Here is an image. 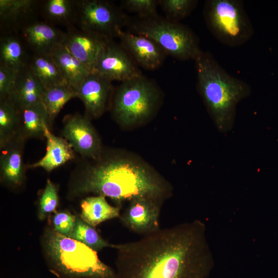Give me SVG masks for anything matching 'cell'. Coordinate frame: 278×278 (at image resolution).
<instances>
[{
	"instance_id": "obj_1",
	"label": "cell",
	"mask_w": 278,
	"mask_h": 278,
	"mask_svg": "<svg viewBox=\"0 0 278 278\" xmlns=\"http://www.w3.org/2000/svg\"><path fill=\"white\" fill-rule=\"evenodd\" d=\"M113 248L115 278H207L214 265L205 224L198 219Z\"/></svg>"
},
{
	"instance_id": "obj_2",
	"label": "cell",
	"mask_w": 278,
	"mask_h": 278,
	"mask_svg": "<svg viewBox=\"0 0 278 278\" xmlns=\"http://www.w3.org/2000/svg\"><path fill=\"white\" fill-rule=\"evenodd\" d=\"M73 171L68 194L78 197L92 193L120 204L148 197L164 201L172 194L170 184L142 161L103 151L96 160L85 159Z\"/></svg>"
},
{
	"instance_id": "obj_23",
	"label": "cell",
	"mask_w": 278,
	"mask_h": 278,
	"mask_svg": "<svg viewBox=\"0 0 278 278\" xmlns=\"http://www.w3.org/2000/svg\"><path fill=\"white\" fill-rule=\"evenodd\" d=\"M20 110L9 97L0 98V149L19 134Z\"/></svg>"
},
{
	"instance_id": "obj_30",
	"label": "cell",
	"mask_w": 278,
	"mask_h": 278,
	"mask_svg": "<svg viewBox=\"0 0 278 278\" xmlns=\"http://www.w3.org/2000/svg\"><path fill=\"white\" fill-rule=\"evenodd\" d=\"M59 199L55 185L48 179L45 188L40 197L39 203L38 217L44 219L48 215L55 212L58 204Z\"/></svg>"
},
{
	"instance_id": "obj_33",
	"label": "cell",
	"mask_w": 278,
	"mask_h": 278,
	"mask_svg": "<svg viewBox=\"0 0 278 278\" xmlns=\"http://www.w3.org/2000/svg\"><path fill=\"white\" fill-rule=\"evenodd\" d=\"M18 72L0 63V98L11 96Z\"/></svg>"
},
{
	"instance_id": "obj_31",
	"label": "cell",
	"mask_w": 278,
	"mask_h": 278,
	"mask_svg": "<svg viewBox=\"0 0 278 278\" xmlns=\"http://www.w3.org/2000/svg\"><path fill=\"white\" fill-rule=\"evenodd\" d=\"M123 7L128 11L137 13L143 19L157 17L159 2L155 0H125Z\"/></svg>"
},
{
	"instance_id": "obj_24",
	"label": "cell",
	"mask_w": 278,
	"mask_h": 278,
	"mask_svg": "<svg viewBox=\"0 0 278 278\" xmlns=\"http://www.w3.org/2000/svg\"><path fill=\"white\" fill-rule=\"evenodd\" d=\"M77 96V92L68 83H64L45 89L42 102L53 121L64 105Z\"/></svg>"
},
{
	"instance_id": "obj_5",
	"label": "cell",
	"mask_w": 278,
	"mask_h": 278,
	"mask_svg": "<svg viewBox=\"0 0 278 278\" xmlns=\"http://www.w3.org/2000/svg\"><path fill=\"white\" fill-rule=\"evenodd\" d=\"M160 99L157 85L142 75L118 86L111 102L112 114L123 126L138 125L155 113Z\"/></svg>"
},
{
	"instance_id": "obj_16",
	"label": "cell",
	"mask_w": 278,
	"mask_h": 278,
	"mask_svg": "<svg viewBox=\"0 0 278 278\" xmlns=\"http://www.w3.org/2000/svg\"><path fill=\"white\" fill-rule=\"evenodd\" d=\"M24 37L37 54H50L57 45L63 44L65 32L47 23L38 22L26 26Z\"/></svg>"
},
{
	"instance_id": "obj_14",
	"label": "cell",
	"mask_w": 278,
	"mask_h": 278,
	"mask_svg": "<svg viewBox=\"0 0 278 278\" xmlns=\"http://www.w3.org/2000/svg\"><path fill=\"white\" fill-rule=\"evenodd\" d=\"M118 37L136 64L149 70H155L162 64L166 54L151 39L124 30Z\"/></svg>"
},
{
	"instance_id": "obj_27",
	"label": "cell",
	"mask_w": 278,
	"mask_h": 278,
	"mask_svg": "<svg viewBox=\"0 0 278 278\" xmlns=\"http://www.w3.org/2000/svg\"><path fill=\"white\" fill-rule=\"evenodd\" d=\"M68 237L82 242L96 252L107 247L113 248L114 245L105 240L94 227L81 218H76L74 228Z\"/></svg>"
},
{
	"instance_id": "obj_32",
	"label": "cell",
	"mask_w": 278,
	"mask_h": 278,
	"mask_svg": "<svg viewBox=\"0 0 278 278\" xmlns=\"http://www.w3.org/2000/svg\"><path fill=\"white\" fill-rule=\"evenodd\" d=\"M76 218L67 211L56 212L52 218L53 228L58 233L69 237L74 228Z\"/></svg>"
},
{
	"instance_id": "obj_6",
	"label": "cell",
	"mask_w": 278,
	"mask_h": 278,
	"mask_svg": "<svg viewBox=\"0 0 278 278\" xmlns=\"http://www.w3.org/2000/svg\"><path fill=\"white\" fill-rule=\"evenodd\" d=\"M204 16L213 36L228 46H241L247 42L254 33L253 25L242 1H206Z\"/></svg>"
},
{
	"instance_id": "obj_18",
	"label": "cell",
	"mask_w": 278,
	"mask_h": 278,
	"mask_svg": "<svg viewBox=\"0 0 278 278\" xmlns=\"http://www.w3.org/2000/svg\"><path fill=\"white\" fill-rule=\"evenodd\" d=\"M44 90L28 65L18 72L10 97L19 109L23 108L42 102Z\"/></svg>"
},
{
	"instance_id": "obj_19",
	"label": "cell",
	"mask_w": 278,
	"mask_h": 278,
	"mask_svg": "<svg viewBox=\"0 0 278 278\" xmlns=\"http://www.w3.org/2000/svg\"><path fill=\"white\" fill-rule=\"evenodd\" d=\"M50 55L60 68L66 82L77 91L91 73V71L63 44L56 46Z\"/></svg>"
},
{
	"instance_id": "obj_7",
	"label": "cell",
	"mask_w": 278,
	"mask_h": 278,
	"mask_svg": "<svg viewBox=\"0 0 278 278\" xmlns=\"http://www.w3.org/2000/svg\"><path fill=\"white\" fill-rule=\"evenodd\" d=\"M129 31L147 37L165 51L180 60L195 59L202 53L198 40L185 25L158 16L134 22Z\"/></svg>"
},
{
	"instance_id": "obj_12",
	"label": "cell",
	"mask_w": 278,
	"mask_h": 278,
	"mask_svg": "<svg viewBox=\"0 0 278 278\" xmlns=\"http://www.w3.org/2000/svg\"><path fill=\"white\" fill-rule=\"evenodd\" d=\"M78 96L82 102L85 115L89 118H97L111 105L113 92L112 81L91 72L77 91Z\"/></svg>"
},
{
	"instance_id": "obj_11",
	"label": "cell",
	"mask_w": 278,
	"mask_h": 278,
	"mask_svg": "<svg viewBox=\"0 0 278 278\" xmlns=\"http://www.w3.org/2000/svg\"><path fill=\"white\" fill-rule=\"evenodd\" d=\"M163 201L142 197L129 202L119 217L121 223L130 231L145 236L160 229V216Z\"/></svg>"
},
{
	"instance_id": "obj_17",
	"label": "cell",
	"mask_w": 278,
	"mask_h": 278,
	"mask_svg": "<svg viewBox=\"0 0 278 278\" xmlns=\"http://www.w3.org/2000/svg\"><path fill=\"white\" fill-rule=\"evenodd\" d=\"M50 129L48 126L44 129V138L46 140L44 156L39 161L29 165V168L40 167L50 172L75 159V151L68 142L64 137L55 135Z\"/></svg>"
},
{
	"instance_id": "obj_22",
	"label": "cell",
	"mask_w": 278,
	"mask_h": 278,
	"mask_svg": "<svg viewBox=\"0 0 278 278\" xmlns=\"http://www.w3.org/2000/svg\"><path fill=\"white\" fill-rule=\"evenodd\" d=\"M28 65L45 89L67 83L50 54H34Z\"/></svg>"
},
{
	"instance_id": "obj_21",
	"label": "cell",
	"mask_w": 278,
	"mask_h": 278,
	"mask_svg": "<svg viewBox=\"0 0 278 278\" xmlns=\"http://www.w3.org/2000/svg\"><path fill=\"white\" fill-rule=\"evenodd\" d=\"M80 207L81 218L94 228L108 220L119 218L121 215L120 207L111 205L101 195L85 198Z\"/></svg>"
},
{
	"instance_id": "obj_8",
	"label": "cell",
	"mask_w": 278,
	"mask_h": 278,
	"mask_svg": "<svg viewBox=\"0 0 278 278\" xmlns=\"http://www.w3.org/2000/svg\"><path fill=\"white\" fill-rule=\"evenodd\" d=\"M76 21L80 28L110 39L118 37L126 23L115 6L102 0L76 1Z\"/></svg>"
},
{
	"instance_id": "obj_10",
	"label": "cell",
	"mask_w": 278,
	"mask_h": 278,
	"mask_svg": "<svg viewBox=\"0 0 278 278\" xmlns=\"http://www.w3.org/2000/svg\"><path fill=\"white\" fill-rule=\"evenodd\" d=\"M62 134L74 151L84 159L96 160L103 151L100 137L85 115L75 114L65 117Z\"/></svg>"
},
{
	"instance_id": "obj_9",
	"label": "cell",
	"mask_w": 278,
	"mask_h": 278,
	"mask_svg": "<svg viewBox=\"0 0 278 278\" xmlns=\"http://www.w3.org/2000/svg\"><path fill=\"white\" fill-rule=\"evenodd\" d=\"M93 72L111 81L124 82L142 75L126 49L111 39L108 40L101 49Z\"/></svg>"
},
{
	"instance_id": "obj_29",
	"label": "cell",
	"mask_w": 278,
	"mask_h": 278,
	"mask_svg": "<svg viewBox=\"0 0 278 278\" xmlns=\"http://www.w3.org/2000/svg\"><path fill=\"white\" fill-rule=\"evenodd\" d=\"M158 2L167 19L176 22L189 15L198 4L195 0H161Z\"/></svg>"
},
{
	"instance_id": "obj_15",
	"label": "cell",
	"mask_w": 278,
	"mask_h": 278,
	"mask_svg": "<svg viewBox=\"0 0 278 278\" xmlns=\"http://www.w3.org/2000/svg\"><path fill=\"white\" fill-rule=\"evenodd\" d=\"M25 140L18 135L1 149V180L13 186L20 185L25 177L23 148Z\"/></svg>"
},
{
	"instance_id": "obj_25",
	"label": "cell",
	"mask_w": 278,
	"mask_h": 278,
	"mask_svg": "<svg viewBox=\"0 0 278 278\" xmlns=\"http://www.w3.org/2000/svg\"><path fill=\"white\" fill-rule=\"evenodd\" d=\"M0 63L19 72L28 66L23 46L14 36H6L1 39Z\"/></svg>"
},
{
	"instance_id": "obj_20",
	"label": "cell",
	"mask_w": 278,
	"mask_h": 278,
	"mask_svg": "<svg viewBox=\"0 0 278 278\" xmlns=\"http://www.w3.org/2000/svg\"><path fill=\"white\" fill-rule=\"evenodd\" d=\"M20 123L18 135L24 138H44L46 126L50 128V119L42 102L20 108Z\"/></svg>"
},
{
	"instance_id": "obj_4",
	"label": "cell",
	"mask_w": 278,
	"mask_h": 278,
	"mask_svg": "<svg viewBox=\"0 0 278 278\" xmlns=\"http://www.w3.org/2000/svg\"><path fill=\"white\" fill-rule=\"evenodd\" d=\"M42 242L50 271L59 278H115L96 251L53 228L45 231Z\"/></svg>"
},
{
	"instance_id": "obj_3",
	"label": "cell",
	"mask_w": 278,
	"mask_h": 278,
	"mask_svg": "<svg viewBox=\"0 0 278 278\" xmlns=\"http://www.w3.org/2000/svg\"><path fill=\"white\" fill-rule=\"evenodd\" d=\"M197 86L218 130L225 133L234 126L237 105L249 96L251 89L245 81L229 74L209 53L195 59Z\"/></svg>"
},
{
	"instance_id": "obj_28",
	"label": "cell",
	"mask_w": 278,
	"mask_h": 278,
	"mask_svg": "<svg viewBox=\"0 0 278 278\" xmlns=\"http://www.w3.org/2000/svg\"><path fill=\"white\" fill-rule=\"evenodd\" d=\"M43 11L51 21L68 23L76 20V1L47 0L44 3Z\"/></svg>"
},
{
	"instance_id": "obj_13",
	"label": "cell",
	"mask_w": 278,
	"mask_h": 278,
	"mask_svg": "<svg viewBox=\"0 0 278 278\" xmlns=\"http://www.w3.org/2000/svg\"><path fill=\"white\" fill-rule=\"evenodd\" d=\"M109 39L81 28H70L65 32L63 44L93 72L99 52Z\"/></svg>"
},
{
	"instance_id": "obj_26",
	"label": "cell",
	"mask_w": 278,
	"mask_h": 278,
	"mask_svg": "<svg viewBox=\"0 0 278 278\" xmlns=\"http://www.w3.org/2000/svg\"><path fill=\"white\" fill-rule=\"evenodd\" d=\"M32 0H0L1 21L13 24L30 15L35 8Z\"/></svg>"
}]
</instances>
